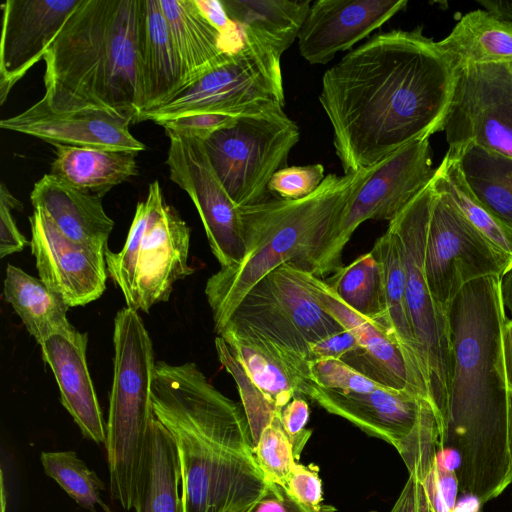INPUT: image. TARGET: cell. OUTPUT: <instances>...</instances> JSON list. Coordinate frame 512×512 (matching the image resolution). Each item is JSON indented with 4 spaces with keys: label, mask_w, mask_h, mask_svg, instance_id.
Returning a JSON list of instances; mask_svg holds the SVG:
<instances>
[{
    "label": "cell",
    "mask_w": 512,
    "mask_h": 512,
    "mask_svg": "<svg viewBox=\"0 0 512 512\" xmlns=\"http://www.w3.org/2000/svg\"><path fill=\"white\" fill-rule=\"evenodd\" d=\"M455 71L421 26L376 34L329 68L319 101L344 174L442 131Z\"/></svg>",
    "instance_id": "6da1fadb"
},
{
    "label": "cell",
    "mask_w": 512,
    "mask_h": 512,
    "mask_svg": "<svg viewBox=\"0 0 512 512\" xmlns=\"http://www.w3.org/2000/svg\"><path fill=\"white\" fill-rule=\"evenodd\" d=\"M500 281L489 276L469 282L446 310L452 370L438 448L457 456L459 490L480 504L512 483Z\"/></svg>",
    "instance_id": "7a4b0ae2"
},
{
    "label": "cell",
    "mask_w": 512,
    "mask_h": 512,
    "mask_svg": "<svg viewBox=\"0 0 512 512\" xmlns=\"http://www.w3.org/2000/svg\"><path fill=\"white\" fill-rule=\"evenodd\" d=\"M152 407L178 451L183 512H248L268 482L242 404L215 388L195 363L158 361Z\"/></svg>",
    "instance_id": "3957f363"
},
{
    "label": "cell",
    "mask_w": 512,
    "mask_h": 512,
    "mask_svg": "<svg viewBox=\"0 0 512 512\" xmlns=\"http://www.w3.org/2000/svg\"><path fill=\"white\" fill-rule=\"evenodd\" d=\"M146 0H82L44 55L43 100L55 111L102 109L137 121Z\"/></svg>",
    "instance_id": "277c9868"
},
{
    "label": "cell",
    "mask_w": 512,
    "mask_h": 512,
    "mask_svg": "<svg viewBox=\"0 0 512 512\" xmlns=\"http://www.w3.org/2000/svg\"><path fill=\"white\" fill-rule=\"evenodd\" d=\"M373 168L343 176L328 174L313 193L303 198L267 199L239 207L244 256L238 263L220 268L205 286L217 334L246 294L277 267L289 263L314 272L350 196Z\"/></svg>",
    "instance_id": "5b68a950"
},
{
    "label": "cell",
    "mask_w": 512,
    "mask_h": 512,
    "mask_svg": "<svg viewBox=\"0 0 512 512\" xmlns=\"http://www.w3.org/2000/svg\"><path fill=\"white\" fill-rule=\"evenodd\" d=\"M114 375L106 423V450L112 498L134 508L147 434L154 412L156 362L152 340L137 310L125 307L114 319Z\"/></svg>",
    "instance_id": "8992f818"
},
{
    "label": "cell",
    "mask_w": 512,
    "mask_h": 512,
    "mask_svg": "<svg viewBox=\"0 0 512 512\" xmlns=\"http://www.w3.org/2000/svg\"><path fill=\"white\" fill-rule=\"evenodd\" d=\"M190 228L165 203L156 180L137 204L126 242L119 252L105 251L108 276L124 295L127 307L148 312L169 300L173 285L193 273L188 265Z\"/></svg>",
    "instance_id": "52a82bcc"
},
{
    "label": "cell",
    "mask_w": 512,
    "mask_h": 512,
    "mask_svg": "<svg viewBox=\"0 0 512 512\" xmlns=\"http://www.w3.org/2000/svg\"><path fill=\"white\" fill-rule=\"evenodd\" d=\"M433 188L431 182L389 222L406 274V304L422 376L437 424L444 415L452 370L447 312L429 289L424 254Z\"/></svg>",
    "instance_id": "ba28073f"
},
{
    "label": "cell",
    "mask_w": 512,
    "mask_h": 512,
    "mask_svg": "<svg viewBox=\"0 0 512 512\" xmlns=\"http://www.w3.org/2000/svg\"><path fill=\"white\" fill-rule=\"evenodd\" d=\"M271 105L237 116L203 140L209 161L237 207L267 200L273 175L287 167L300 138L297 124Z\"/></svg>",
    "instance_id": "9c48e42d"
},
{
    "label": "cell",
    "mask_w": 512,
    "mask_h": 512,
    "mask_svg": "<svg viewBox=\"0 0 512 512\" xmlns=\"http://www.w3.org/2000/svg\"><path fill=\"white\" fill-rule=\"evenodd\" d=\"M245 32V45L229 61L185 88L168 103L142 113L137 122L150 120L162 126L188 115L237 117L271 105L284 106L281 56L256 36Z\"/></svg>",
    "instance_id": "30bf717a"
},
{
    "label": "cell",
    "mask_w": 512,
    "mask_h": 512,
    "mask_svg": "<svg viewBox=\"0 0 512 512\" xmlns=\"http://www.w3.org/2000/svg\"><path fill=\"white\" fill-rule=\"evenodd\" d=\"M310 274L289 263L277 267L246 294L224 328L260 335L307 359L309 344L343 330L319 304Z\"/></svg>",
    "instance_id": "8fae6325"
},
{
    "label": "cell",
    "mask_w": 512,
    "mask_h": 512,
    "mask_svg": "<svg viewBox=\"0 0 512 512\" xmlns=\"http://www.w3.org/2000/svg\"><path fill=\"white\" fill-rule=\"evenodd\" d=\"M429 138L414 140L374 165L350 196L326 241L313 274L322 278L342 265V254L354 231L367 220L394 219L433 179Z\"/></svg>",
    "instance_id": "7c38bea8"
},
{
    "label": "cell",
    "mask_w": 512,
    "mask_h": 512,
    "mask_svg": "<svg viewBox=\"0 0 512 512\" xmlns=\"http://www.w3.org/2000/svg\"><path fill=\"white\" fill-rule=\"evenodd\" d=\"M432 188L424 270L434 300L446 311L469 282L489 276L502 278L512 267V257L477 231L433 184Z\"/></svg>",
    "instance_id": "4fadbf2b"
},
{
    "label": "cell",
    "mask_w": 512,
    "mask_h": 512,
    "mask_svg": "<svg viewBox=\"0 0 512 512\" xmlns=\"http://www.w3.org/2000/svg\"><path fill=\"white\" fill-rule=\"evenodd\" d=\"M442 131L448 149L473 143L512 158V63L456 68Z\"/></svg>",
    "instance_id": "5bb4252c"
},
{
    "label": "cell",
    "mask_w": 512,
    "mask_h": 512,
    "mask_svg": "<svg viewBox=\"0 0 512 512\" xmlns=\"http://www.w3.org/2000/svg\"><path fill=\"white\" fill-rule=\"evenodd\" d=\"M170 179L191 198L202 220L212 253L221 268L238 263L245 241L239 207L218 179L203 140L167 132Z\"/></svg>",
    "instance_id": "9a60e30c"
},
{
    "label": "cell",
    "mask_w": 512,
    "mask_h": 512,
    "mask_svg": "<svg viewBox=\"0 0 512 512\" xmlns=\"http://www.w3.org/2000/svg\"><path fill=\"white\" fill-rule=\"evenodd\" d=\"M29 222L39 278L69 307L97 300L106 290L107 249L69 239L41 210H34Z\"/></svg>",
    "instance_id": "2e32d148"
},
{
    "label": "cell",
    "mask_w": 512,
    "mask_h": 512,
    "mask_svg": "<svg viewBox=\"0 0 512 512\" xmlns=\"http://www.w3.org/2000/svg\"><path fill=\"white\" fill-rule=\"evenodd\" d=\"M82 0H7L2 4L0 104L44 55Z\"/></svg>",
    "instance_id": "e0dca14e"
},
{
    "label": "cell",
    "mask_w": 512,
    "mask_h": 512,
    "mask_svg": "<svg viewBox=\"0 0 512 512\" xmlns=\"http://www.w3.org/2000/svg\"><path fill=\"white\" fill-rule=\"evenodd\" d=\"M407 0H317L298 35L301 56L327 64L404 10Z\"/></svg>",
    "instance_id": "ac0fdd59"
},
{
    "label": "cell",
    "mask_w": 512,
    "mask_h": 512,
    "mask_svg": "<svg viewBox=\"0 0 512 512\" xmlns=\"http://www.w3.org/2000/svg\"><path fill=\"white\" fill-rule=\"evenodd\" d=\"M132 122L102 109L55 111L40 99L27 110L1 120L0 127L50 144L96 147L139 153L146 149L129 130Z\"/></svg>",
    "instance_id": "d6986e66"
},
{
    "label": "cell",
    "mask_w": 512,
    "mask_h": 512,
    "mask_svg": "<svg viewBox=\"0 0 512 512\" xmlns=\"http://www.w3.org/2000/svg\"><path fill=\"white\" fill-rule=\"evenodd\" d=\"M305 396L331 414L353 423L399 451L412 434L421 399L407 390L383 387L372 392H342L308 384Z\"/></svg>",
    "instance_id": "ffe728a7"
},
{
    "label": "cell",
    "mask_w": 512,
    "mask_h": 512,
    "mask_svg": "<svg viewBox=\"0 0 512 512\" xmlns=\"http://www.w3.org/2000/svg\"><path fill=\"white\" fill-rule=\"evenodd\" d=\"M310 280L321 307L361 346L341 360L383 386L407 390L405 361L390 332L346 305L324 279L311 273Z\"/></svg>",
    "instance_id": "44dd1931"
},
{
    "label": "cell",
    "mask_w": 512,
    "mask_h": 512,
    "mask_svg": "<svg viewBox=\"0 0 512 512\" xmlns=\"http://www.w3.org/2000/svg\"><path fill=\"white\" fill-rule=\"evenodd\" d=\"M228 345L249 381L278 410L295 396H305L312 382L308 360L260 335L224 328Z\"/></svg>",
    "instance_id": "7402d4cb"
},
{
    "label": "cell",
    "mask_w": 512,
    "mask_h": 512,
    "mask_svg": "<svg viewBox=\"0 0 512 512\" xmlns=\"http://www.w3.org/2000/svg\"><path fill=\"white\" fill-rule=\"evenodd\" d=\"M88 334L74 329L48 337L40 346L60 391V400L83 436L106 443V425L90 377L86 350Z\"/></svg>",
    "instance_id": "603a6c76"
},
{
    "label": "cell",
    "mask_w": 512,
    "mask_h": 512,
    "mask_svg": "<svg viewBox=\"0 0 512 512\" xmlns=\"http://www.w3.org/2000/svg\"><path fill=\"white\" fill-rule=\"evenodd\" d=\"M159 4L185 74L184 89L229 61L246 43V34L232 38L218 30L196 0H159Z\"/></svg>",
    "instance_id": "cb8c5ba5"
},
{
    "label": "cell",
    "mask_w": 512,
    "mask_h": 512,
    "mask_svg": "<svg viewBox=\"0 0 512 512\" xmlns=\"http://www.w3.org/2000/svg\"><path fill=\"white\" fill-rule=\"evenodd\" d=\"M34 210L43 211L69 239L108 249L114 221L106 214L102 197L45 174L30 195Z\"/></svg>",
    "instance_id": "d4e9b609"
},
{
    "label": "cell",
    "mask_w": 512,
    "mask_h": 512,
    "mask_svg": "<svg viewBox=\"0 0 512 512\" xmlns=\"http://www.w3.org/2000/svg\"><path fill=\"white\" fill-rule=\"evenodd\" d=\"M184 87L185 74L159 0H146V16L140 44L138 118L142 113L171 101Z\"/></svg>",
    "instance_id": "484cf974"
},
{
    "label": "cell",
    "mask_w": 512,
    "mask_h": 512,
    "mask_svg": "<svg viewBox=\"0 0 512 512\" xmlns=\"http://www.w3.org/2000/svg\"><path fill=\"white\" fill-rule=\"evenodd\" d=\"M382 273L384 322L403 355L408 378L407 390L428 400L419 355L406 304V274L396 240L388 229L371 250Z\"/></svg>",
    "instance_id": "4316f807"
},
{
    "label": "cell",
    "mask_w": 512,
    "mask_h": 512,
    "mask_svg": "<svg viewBox=\"0 0 512 512\" xmlns=\"http://www.w3.org/2000/svg\"><path fill=\"white\" fill-rule=\"evenodd\" d=\"M181 466L176 445L154 416L147 434L134 509L136 512H183Z\"/></svg>",
    "instance_id": "83f0119b"
},
{
    "label": "cell",
    "mask_w": 512,
    "mask_h": 512,
    "mask_svg": "<svg viewBox=\"0 0 512 512\" xmlns=\"http://www.w3.org/2000/svg\"><path fill=\"white\" fill-rule=\"evenodd\" d=\"M54 147L56 156L50 174L101 197L138 174L136 152L60 144Z\"/></svg>",
    "instance_id": "f1b7e54d"
},
{
    "label": "cell",
    "mask_w": 512,
    "mask_h": 512,
    "mask_svg": "<svg viewBox=\"0 0 512 512\" xmlns=\"http://www.w3.org/2000/svg\"><path fill=\"white\" fill-rule=\"evenodd\" d=\"M455 69L467 65L512 63V22L486 10L466 13L437 42Z\"/></svg>",
    "instance_id": "f546056e"
},
{
    "label": "cell",
    "mask_w": 512,
    "mask_h": 512,
    "mask_svg": "<svg viewBox=\"0 0 512 512\" xmlns=\"http://www.w3.org/2000/svg\"><path fill=\"white\" fill-rule=\"evenodd\" d=\"M3 292L5 300L39 345L52 335L68 334L75 329L67 318L70 307L63 298L40 278L19 267L7 265Z\"/></svg>",
    "instance_id": "4dcf8cb0"
},
{
    "label": "cell",
    "mask_w": 512,
    "mask_h": 512,
    "mask_svg": "<svg viewBox=\"0 0 512 512\" xmlns=\"http://www.w3.org/2000/svg\"><path fill=\"white\" fill-rule=\"evenodd\" d=\"M228 16L280 56L302 28L310 0H221Z\"/></svg>",
    "instance_id": "1f68e13d"
},
{
    "label": "cell",
    "mask_w": 512,
    "mask_h": 512,
    "mask_svg": "<svg viewBox=\"0 0 512 512\" xmlns=\"http://www.w3.org/2000/svg\"><path fill=\"white\" fill-rule=\"evenodd\" d=\"M455 157L463 178L490 211L512 227V158L473 143L448 149Z\"/></svg>",
    "instance_id": "d6a6232c"
},
{
    "label": "cell",
    "mask_w": 512,
    "mask_h": 512,
    "mask_svg": "<svg viewBox=\"0 0 512 512\" xmlns=\"http://www.w3.org/2000/svg\"><path fill=\"white\" fill-rule=\"evenodd\" d=\"M409 478L390 512H457L459 482L443 450L407 466Z\"/></svg>",
    "instance_id": "836d02e7"
},
{
    "label": "cell",
    "mask_w": 512,
    "mask_h": 512,
    "mask_svg": "<svg viewBox=\"0 0 512 512\" xmlns=\"http://www.w3.org/2000/svg\"><path fill=\"white\" fill-rule=\"evenodd\" d=\"M432 184L496 248L512 257V227L490 211L467 186L455 157L446 152Z\"/></svg>",
    "instance_id": "e575fe53"
},
{
    "label": "cell",
    "mask_w": 512,
    "mask_h": 512,
    "mask_svg": "<svg viewBox=\"0 0 512 512\" xmlns=\"http://www.w3.org/2000/svg\"><path fill=\"white\" fill-rule=\"evenodd\" d=\"M325 281L351 309L389 331L383 318L384 296L381 268L371 251L357 257L349 265L342 266Z\"/></svg>",
    "instance_id": "d590c367"
},
{
    "label": "cell",
    "mask_w": 512,
    "mask_h": 512,
    "mask_svg": "<svg viewBox=\"0 0 512 512\" xmlns=\"http://www.w3.org/2000/svg\"><path fill=\"white\" fill-rule=\"evenodd\" d=\"M40 460L45 474L55 480L78 505L90 512H97L96 505L105 512H111L100 495L105 490V484L74 451L42 452Z\"/></svg>",
    "instance_id": "8d00e7d4"
},
{
    "label": "cell",
    "mask_w": 512,
    "mask_h": 512,
    "mask_svg": "<svg viewBox=\"0 0 512 512\" xmlns=\"http://www.w3.org/2000/svg\"><path fill=\"white\" fill-rule=\"evenodd\" d=\"M254 454L267 482L286 487L301 454L283 428L281 412L276 413L262 430Z\"/></svg>",
    "instance_id": "74e56055"
},
{
    "label": "cell",
    "mask_w": 512,
    "mask_h": 512,
    "mask_svg": "<svg viewBox=\"0 0 512 512\" xmlns=\"http://www.w3.org/2000/svg\"><path fill=\"white\" fill-rule=\"evenodd\" d=\"M309 374L319 387L342 392H372L386 387L366 377L341 359L309 361Z\"/></svg>",
    "instance_id": "f35d334b"
},
{
    "label": "cell",
    "mask_w": 512,
    "mask_h": 512,
    "mask_svg": "<svg viewBox=\"0 0 512 512\" xmlns=\"http://www.w3.org/2000/svg\"><path fill=\"white\" fill-rule=\"evenodd\" d=\"M322 164L284 167L277 171L268 184V191L284 199H299L313 193L325 178Z\"/></svg>",
    "instance_id": "ab89813d"
},
{
    "label": "cell",
    "mask_w": 512,
    "mask_h": 512,
    "mask_svg": "<svg viewBox=\"0 0 512 512\" xmlns=\"http://www.w3.org/2000/svg\"><path fill=\"white\" fill-rule=\"evenodd\" d=\"M22 203L16 199L4 183L0 185V257L21 252L28 244L12 215L13 210L21 211Z\"/></svg>",
    "instance_id": "60d3db41"
},
{
    "label": "cell",
    "mask_w": 512,
    "mask_h": 512,
    "mask_svg": "<svg viewBox=\"0 0 512 512\" xmlns=\"http://www.w3.org/2000/svg\"><path fill=\"white\" fill-rule=\"evenodd\" d=\"M316 465L296 463L288 479L286 488L301 503L315 510H323L322 482Z\"/></svg>",
    "instance_id": "b9f144b4"
},
{
    "label": "cell",
    "mask_w": 512,
    "mask_h": 512,
    "mask_svg": "<svg viewBox=\"0 0 512 512\" xmlns=\"http://www.w3.org/2000/svg\"><path fill=\"white\" fill-rule=\"evenodd\" d=\"M235 119L236 117L220 114H195L168 121L162 126L166 133H177L204 140L214 131L232 123Z\"/></svg>",
    "instance_id": "7bdbcfd3"
},
{
    "label": "cell",
    "mask_w": 512,
    "mask_h": 512,
    "mask_svg": "<svg viewBox=\"0 0 512 512\" xmlns=\"http://www.w3.org/2000/svg\"><path fill=\"white\" fill-rule=\"evenodd\" d=\"M308 419L309 406L302 396H295L281 411L283 428L300 454L311 436V430L304 428Z\"/></svg>",
    "instance_id": "ee69618b"
},
{
    "label": "cell",
    "mask_w": 512,
    "mask_h": 512,
    "mask_svg": "<svg viewBox=\"0 0 512 512\" xmlns=\"http://www.w3.org/2000/svg\"><path fill=\"white\" fill-rule=\"evenodd\" d=\"M248 512H327L307 507L296 499L289 490L278 483L268 482L261 498Z\"/></svg>",
    "instance_id": "f6af8a7d"
},
{
    "label": "cell",
    "mask_w": 512,
    "mask_h": 512,
    "mask_svg": "<svg viewBox=\"0 0 512 512\" xmlns=\"http://www.w3.org/2000/svg\"><path fill=\"white\" fill-rule=\"evenodd\" d=\"M361 347L352 333L343 329L308 346L307 360L342 359Z\"/></svg>",
    "instance_id": "bcb514c9"
},
{
    "label": "cell",
    "mask_w": 512,
    "mask_h": 512,
    "mask_svg": "<svg viewBox=\"0 0 512 512\" xmlns=\"http://www.w3.org/2000/svg\"><path fill=\"white\" fill-rule=\"evenodd\" d=\"M502 352L507 388L512 392V317L503 324Z\"/></svg>",
    "instance_id": "7dc6e473"
},
{
    "label": "cell",
    "mask_w": 512,
    "mask_h": 512,
    "mask_svg": "<svg viewBox=\"0 0 512 512\" xmlns=\"http://www.w3.org/2000/svg\"><path fill=\"white\" fill-rule=\"evenodd\" d=\"M486 11L512 22V1L510 0H479L477 1Z\"/></svg>",
    "instance_id": "c3c4849f"
},
{
    "label": "cell",
    "mask_w": 512,
    "mask_h": 512,
    "mask_svg": "<svg viewBox=\"0 0 512 512\" xmlns=\"http://www.w3.org/2000/svg\"><path fill=\"white\" fill-rule=\"evenodd\" d=\"M500 294L504 308L512 314V267L501 278Z\"/></svg>",
    "instance_id": "681fc988"
},
{
    "label": "cell",
    "mask_w": 512,
    "mask_h": 512,
    "mask_svg": "<svg viewBox=\"0 0 512 512\" xmlns=\"http://www.w3.org/2000/svg\"><path fill=\"white\" fill-rule=\"evenodd\" d=\"M509 395V424H510V438H511V445H512V392H508Z\"/></svg>",
    "instance_id": "f907efd6"
},
{
    "label": "cell",
    "mask_w": 512,
    "mask_h": 512,
    "mask_svg": "<svg viewBox=\"0 0 512 512\" xmlns=\"http://www.w3.org/2000/svg\"><path fill=\"white\" fill-rule=\"evenodd\" d=\"M6 503H7L6 494L2 493L1 494V512L6 511Z\"/></svg>",
    "instance_id": "816d5d0a"
}]
</instances>
